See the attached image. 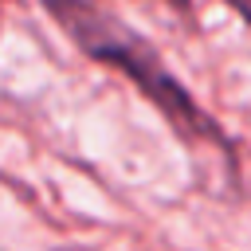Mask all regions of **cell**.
<instances>
[{
	"instance_id": "cell-3",
	"label": "cell",
	"mask_w": 251,
	"mask_h": 251,
	"mask_svg": "<svg viewBox=\"0 0 251 251\" xmlns=\"http://www.w3.org/2000/svg\"><path fill=\"white\" fill-rule=\"evenodd\" d=\"M173 4H176V8H188V0H173Z\"/></svg>"
},
{
	"instance_id": "cell-1",
	"label": "cell",
	"mask_w": 251,
	"mask_h": 251,
	"mask_svg": "<svg viewBox=\"0 0 251 251\" xmlns=\"http://www.w3.org/2000/svg\"><path fill=\"white\" fill-rule=\"evenodd\" d=\"M47 16L75 39V47L114 71H122L157 110L161 118L184 137V141H212L227 145L220 126L196 106V98L176 82V75L161 63L157 47L137 35L129 24H122L114 12H106L94 0H43Z\"/></svg>"
},
{
	"instance_id": "cell-2",
	"label": "cell",
	"mask_w": 251,
	"mask_h": 251,
	"mask_svg": "<svg viewBox=\"0 0 251 251\" xmlns=\"http://www.w3.org/2000/svg\"><path fill=\"white\" fill-rule=\"evenodd\" d=\"M231 12H239V20H247L251 24V0H224Z\"/></svg>"
}]
</instances>
